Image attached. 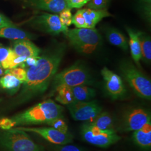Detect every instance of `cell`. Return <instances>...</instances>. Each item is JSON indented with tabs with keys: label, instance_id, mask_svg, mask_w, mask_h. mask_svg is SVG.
I'll return each instance as SVG.
<instances>
[{
	"label": "cell",
	"instance_id": "cell-1",
	"mask_svg": "<svg viewBox=\"0 0 151 151\" xmlns=\"http://www.w3.org/2000/svg\"><path fill=\"white\" fill-rule=\"evenodd\" d=\"M66 49L64 43L55 44L39 55L35 65L26 68L27 78L15 102H27L45 91L57 73Z\"/></svg>",
	"mask_w": 151,
	"mask_h": 151
},
{
	"label": "cell",
	"instance_id": "cell-2",
	"mask_svg": "<svg viewBox=\"0 0 151 151\" xmlns=\"http://www.w3.org/2000/svg\"><path fill=\"white\" fill-rule=\"evenodd\" d=\"M64 108L51 99L39 103L11 118L0 120V128L7 130L16 126L47 124L53 119L63 116Z\"/></svg>",
	"mask_w": 151,
	"mask_h": 151
},
{
	"label": "cell",
	"instance_id": "cell-3",
	"mask_svg": "<svg viewBox=\"0 0 151 151\" xmlns=\"http://www.w3.org/2000/svg\"><path fill=\"white\" fill-rule=\"evenodd\" d=\"M65 35L71 45L82 54H91L102 43L101 35L95 29L75 28L68 30Z\"/></svg>",
	"mask_w": 151,
	"mask_h": 151
},
{
	"label": "cell",
	"instance_id": "cell-4",
	"mask_svg": "<svg viewBox=\"0 0 151 151\" xmlns=\"http://www.w3.org/2000/svg\"><path fill=\"white\" fill-rule=\"evenodd\" d=\"M120 70L124 79L139 97L151 100V80L145 74L128 60L122 62Z\"/></svg>",
	"mask_w": 151,
	"mask_h": 151
},
{
	"label": "cell",
	"instance_id": "cell-5",
	"mask_svg": "<svg viewBox=\"0 0 151 151\" xmlns=\"http://www.w3.org/2000/svg\"><path fill=\"white\" fill-rule=\"evenodd\" d=\"M0 146L7 151H43L26 132L15 128L0 133Z\"/></svg>",
	"mask_w": 151,
	"mask_h": 151
},
{
	"label": "cell",
	"instance_id": "cell-6",
	"mask_svg": "<svg viewBox=\"0 0 151 151\" xmlns=\"http://www.w3.org/2000/svg\"><path fill=\"white\" fill-rule=\"evenodd\" d=\"M53 91L60 85L73 87L91 83L92 78L86 68L78 63L56 73L52 80Z\"/></svg>",
	"mask_w": 151,
	"mask_h": 151
},
{
	"label": "cell",
	"instance_id": "cell-7",
	"mask_svg": "<svg viewBox=\"0 0 151 151\" xmlns=\"http://www.w3.org/2000/svg\"><path fill=\"white\" fill-rule=\"evenodd\" d=\"M81 134L85 142L100 148H107L121 139L115 130L100 129L87 122L82 126Z\"/></svg>",
	"mask_w": 151,
	"mask_h": 151
},
{
	"label": "cell",
	"instance_id": "cell-8",
	"mask_svg": "<svg viewBox=\"0 0 151 151\" xmlns=\"http://www.w3.org/2000/svg\"><path fill=\"white\" fill-rule=\"evenodd\" d=\"M30 22L31 25L37 29L54 35L62 32L65 35L69 30L61 23L60 16L57 14L44 12L34 16Z\"/></svg>",
	"mask_w": 151,
	"mask_h": 151
},
{
	"label": "cell",
	"instance_id": "cell-9",
	"mask_svg": "<svg viewBox=\"0 0 151 151\" xmlns=\"http://www.w3.org/2000/svg\"><path fill=\"white\" fill-rule=\"evenodd\" d=\"M67 106L72 118L76 121L90 122L102 111V107L95 100L75 101Z\"/></svg>",
	"mask_w": 151,
	"mask_h": 151
},
{
	"label": "cell",
	"instance_id": "cell-10",
	"mask_svg": "<svg viewBox=\"0 0 151 151\" xmlns=\"http://www.w3.org/2000/svg\"><path fill=\"white\" fill-rule=\"evenodd\" d=\"M26 132H32L43 137L44 139L54 145L70 144L73 141V135L70 133H63L52 127H25L13 128Z\"/></svg>",
	"mask_w": 151,
	"mask_h": 151
},
{
	"label": "cell",
	"instance_id": "cell-11",
	"mask_svg": "<svg viewBox=\"0 0 151 151\" xmlns=\"http://www.w3.org/2000/svg\"><path fill=\"white\" fill-rule=\"evenodd\" d=\"M151 122L150 113L145 109L133 108L128 110L124 115L123 129L125 131H135Z\"/></svg>",
	"mask_w": 151,
	"mask_h": 151
},
{
	"label": "cell",
	"instance_id": "cell-12",
	"mask_svg": "<svg viewBox=\"0 0 151 151\" xmlns=\"http://www.w3.org/2000/svg\"><path fill=\"white\" fill-rule=\"evenodd\" d=\"M101 73L109 95L113 99L123 97L125 94L126 89L121 77L106 67L103 68Z\"/></svg>",
	"mask_w": 151,
	"mask_h": 151
},
{
	"label": "cell",
	"instance_id": "cell-13",
	"mask_svg": "<svg viewBox=\"0 0 151 151\" xmlns=\"http://www.w3.org/2000/svg\"><path fill=\"white\" fill-rule=\"evenodd\" d=\"M22 1L27 7L54 14H60L68 8L65 0H22Z\"/></svg>",
	"mask_w": 151,
	"mask_h": 151
},
{
	"label": "cell",
	"instance_id": "cell-14",
	"mask_svg": "<svg viewBox=\"0 0 151 151\" xmlns=\"http://www.w3.org/2000/svg\"><path fill=\"white\" fill-rule=\"evenodd\" d=\"M12 49L17 56L24 57L27 58L28 57H37L41 53V50L27 39L15 40Z\"/></svg>",
	"mask_w": 151,
	"mask_h": 151
},
{
	"label": "cell",
	"instance_id": "cell-15",
	"mask_svg": "<svg viewBox=\"0 0 151 151\" xmlns=\"http://www.w3.org/2000/svg\"><path fill=\"white\" fill-rule=\"evenodd\" d=\"M85 22V28L95 29L103 19L111 16L107 9L93 10L89 8L81 9Z\"/></svg>",
	"mask_w": 151,
	"mask_h": 151
},
{
	"label": "cell",
	"instance_id": "cell-16",
	"mask_svg": "<svg viewBox=\"0 0 151 151\" xmlns=\"http://www.w3.org/2000/svg\"><path fill=\"white\" fill-rule=\"evenodd\" d=\"M133 140L141 148L149 150L151 147V122L147 123L140 129L133 132Z\"/></svg>",
	"mask_w": 151,
	"mask_h": 151
},
{
	"label": "cell",
	"instance_id": "cell-17",
	"mask_svg": "<svg viewBox=\"0 0 151 151\" xmlns=\"http://www.w3.org/2000/svg\"><path fill=\"white\" fill-rule=\"evenodd\" d=\"M126 30L129 35L128 44L132 58L135 63L139 66V62L141 60L140 44L139 38V32H137L130 27H127Z\"/></svg>",
	"mask_w": 151,
	"mask_h": 151
},
{
	"label": "cell",
	"instance_id": "cell-18",
	"mask_svg": "<svg viewBox=\"0 0 151 151\" xmlns=\"http://www.w3.org/2000/svg\"><path fill=\"white\" fill-rule=\"evenodd\" d=\"M0 37L11 39H32V34L25 32L16 27H0Z\"/></svg>",
	"mask_w": 151,
	"mask_h": 151
},
{
	"label": "cell",
	"instance_id": "cell-19",
	"mask_svg": "<svg viewBox=\"0 0 151 151\" xmlns=\"http://www.w3.org/2000/svg\"><path fill=\"white\" fill-rule=\"evenodd\" d=\"M106 37L109 43L123 50L129 47L128 41L123 34L114 28H108L106 31Z\"/></svg>",
	"mask_w": 151,
	"mask_h": 151
},
{
	"label": "cell",
	"instance_id": "cell-20",
	"mask_svg": "<svg viewBox=\"0 0 151 151\" xmlns=\"http://www.w3.org/2000/svg\"><path fill=\"white\" fill-rule=\"evenodd\" d=\"M53 92H55V99L60 104L68 105L75 101L72 87L65 85H60L57 87Z\"/></svg>",
	"mask_w": 151,
	"mask_h": 151
},
{
	"label": "cell",
	"instance_id": "cell-21",
	"mask_svg": "<svg viewBox=\"0 0 151 151\" xmlns=\"http://www.w3.org/2000/svg\"><path fill=\"white\" fill-rule=\"evenodd\" d=\"M75 101H88L96 95V91L87 85L72 87Z\"/></svg>",
	"mask_w": 151,
	"mask_h": 151
},
{
	"label": "cell",
	"instance_id": "cell-22",
	"mask_svg": "<svg viewBox=\"0 0 151 151\" xmlns=\"http://www.w3.org/2000/svg\"><path fill=\"white\" fill-rule=\"evenodd\" d=\"M87 123L100 129H114L113 118L110 114L106 111H101L92 121Z\"/></svg>",
	"mask_w": 151,
	"mask_h": 151
},
{
	"label": "cell",
	"instance_id": "cell-23",
	"mask_svg": "<svg viewBox=\"0 0 151 151\" xmlns=\"http://www.w3.org/2000/svg\"><path fill=\"white\" fill-rule=\"evenodd\" d=\"M139 38L140 44L141 60L146 64H150L151 60V37L146 33L139 32Z\"/></svg>",
	"mask_w": 151,
	"mask_h": 151
},
{
	"label": "cell",
	"instance_id": "cell-24",
	"mask_svg": "<svg viewBox=\"0 0 151 151\" xmlns=\"http://www.w3.org/2000/svg\"><path fill=\"white\" fill-rule=\"evenodd\" d=\"M22 84L21 81L10 74H6L0 78V86L11 93L17 91Z\"/></svg>",
	"mask_w": 151,
	"mask_h": 151
},
{
	"label": "cell",
	"instance_id": "cell-25",
	"mask_svg": "<svg viewBox=\"0 0 151 151\" xmlns=\"http://www.w3.org/2000/svg\"><path fill=\"white\" fill-rule=\"evenodd\" d=\"M47 125L62 133H67L68 132V128L67 124H66L65 120L63 119V116L53 119L47 123Z\"/></svg>",
	"mask_w": 151,
	"mask_h": 151
},
{
	"label": "cell",
	"instance_id": "cell-26",
	"mask_svg": "<svg viewBox=\"0 0 151 151\" xmlns=\"http://www.w3.org/2000/svg\"><path fill=\"white\" fill-rule=\"evenodd\" d=\"M5 73V74H10L14 76L16 78L21 81L22 83L25 81L27 78V70L21 67L7 69Z\"/></svg>",
	"mask_w": 151,
	"mask_h": 151
},
{
	"label": "cell",
	"instance_id": "cell-27",
	"mask_svg": "<svg viewBox=\"0 0 151 151\" xmlns=\"http://www.w3.org/2000/svg\"><path fill=\"white\" fill-rule=\"evenodd\" d=\"M111 0H91L87 4V8L93 10L106 9Z\"/></svg>",
	"mask_w": 151,
	"mask_h": 151
},
{
	"label": "cell",
	"instance_id": "cell-28",
	"mask_svg": "<svg viewBox=\"0 0 151 151\" xmlns=\"http://www.w3.org/2000/svg\"><path fill=\"white\" fill-rule=\"evenodd\" d=\"M60 19L61 23L67 27H70L72 24V14L71 9H65L60 13Z\"/></svg>",
	"mask_w": 151,
	"mask_h": 151
},
{
	"label": "cell",
	"instance_id": "cell-29",
	"mask_svg": "<svg viewBox=\"0 0 151 151\" xmlns=\"http://www.w3.org/2000/svg\"><path fill=\"white\" fill-rule=\"evenodd\" d=\"M72 24L75 25L76 28H85V22L81 10L77 11L72 16Z\"/></svg>",
	"mask_w": 151,
	"mask_h": 151
},
{
	"label": "cell",
	"instance_id": "cell-30",
	"mask_svg": "<svg viewBox=\"0 0 151 151\" xmlns=\"http://www.w3.org/2000/svg\"><path fill=\"white\" fill-rule=\"evenodd\" d=\"M91 0H65L68 9H80Z\"/></svg>",
	"mask_w": 151,
	"mask_h": 151
},
{
	"label": "cell",
	"instance_id": "cell-31",
	"mask_svg": "<svg viewBox=\"0 0 151 151\" xmlns=\"http://www.w3.org/2000/svg\"><path fill=\"white\" fill-rule=\"evenodd\" d=\"M54 151H85L82 148L70 144L55 145L54 148Z\"/></svg>",
	"mask_w": 151,
	"mask_h": 151
},
{
	"label": "cell",
	"instance_id": "cell-32",
	"mask_svg": "<svg viewBox=\"0 0 151 151\" xmlns=\"http://www.w3.org/2000/svg\"><path fill=\"white\" fill-rule=\"evenodd\" d=\"M12 50V49L5 47L0 44V65L7 60Z\"/></svg>",
	"mask_w": 151,
	"mask_h": 151
},
{
	"label": "cell",
	"instance_id": "cell-33",
	"mask_svg": "<svg viewBox=\"0 0 151 151\" xmlns=\"http://www.w3.org/2000/svg\"><path fill=\"white\" fill-rule=\"evenodd\" d=\"M16 27V25L6 16L0 14V27Z\"/></svg>",
	"mask_w": 151,
	"mask_h": 151
},
{
	"label": "cell",
	"instance_id": "cell-34",
	"mask_svg": "<svg viewBox=\"0 0 151 151\" xmlns=\"http://www.w3.org/2000/svg\"><path fill=\"white\" fill-rule=\"evenodd\" d=\"M141 6L151 5V0H138Z\"/></svg>",
	"mask_w": 151,
	"mask_h": 151
},
{
	"label": "cell",
	"instance_id": "cell-35",
	"mask_svg": "<svg viewBox=\"0 0 151 151\" xmlns=\"http://www.w3.org/2000/svg\"><path fill=\"white\" fill-rule=\"evenodd\" d=\"M3 73V71L1 70V68H0V75H2Z\"/></svg>",
	"mask_w": 151,
	"mask_h": 151
},
{
	"label": "cell",
	"instance_id": "cell-36",
	"mask_svg": "<svg viewBox=\"0 0 151 151\" xmlns=\"http://www.w3.org/2000/svg\"><path fill=\"white\" fill-rule=\"evenodd\" d=\"M0 101H1V100H0Z\"/></svg>",
	"mask_w": 151,
	"mask_h": 151
}]
</instances>
